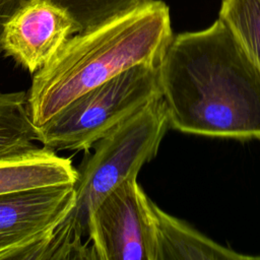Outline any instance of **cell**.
I'll list each match as a JSON object with an SVG mask.
<instances>
[{"label":"cell","mask_w":260,"mask_h":260,"mask_svg":"<svg viewBox=\"0 0 260 260\" xmlns=\"http://www.w3.org/2000/svg\"><path fill=\"white\" fill-rule=\"evenodd\" d=\"M88 244L93 260H156L152 201L136 178L121 183L92 210Z\"/></svg>","instance_id":"cell-5"},{"label":"cell","mask_w":260,"mask_h":260,"mask_svg":"<svg viewBox=\"0 0 260 260\" xmlns=\"http://www.w3.org/2000/svg\"><path fill=\"white\" fill-rule=\"evenodd\" d=\"M74 20L79 32L127 13L151 0H51Z\"/></svg>","instance_id":"cell-12"},{"label":"cell","mask_w":260,"mask_h":260,"mask_svg":"<svg viewBox=\"0 0 260 260\" xmlns=\"http://www.w3.org/2000/svg\"><path fill=\"white\" fill-rule=\"evenodd\" d=\"M173 36L169 6L160 0L73 35L34 73L26 93L34 126L46 125L78 96L117 74L138 64H157Z\"/></svg>","instance_id":"cell-2"},{"label":"cell","mask_w":260,"mask_h":260,"mask_svg":"<svg viewBox=\"0 0 260 260\" xmlns=\"http://www.w3.org/2000/svg\"><path fill=\"white\" fill-rule=\"evenodd\" d=\"M37 147L26 92H0V158L22 154Z\"/></svg>","instance_id":"cell-10"},{"label":"cell","mask_w":260,"mask_h":260,"mask_svg":"<svg viewBox=\"0 0 260 260\" xmlns=\"http://www.w3.org/2000/svg\"><path fill=\"white\" fill-rule=\"evenodd\" d=\"M156 226V260H241L255 257L229 249L152 202Z\"/></svg>","instance_id":"cell-9"},{"label":"cell","mask_w":260,"mask_h":260,"mask_svg":"<svg viewBox=\"0 0 260 260\" xmlns=\"http://www.w3.org/2000/svg\"><path fill=\"white\" fill-rule=\"evenodd\" d=\"M74 200L73 185L0 195V260H39Z\"/></svg>","instance_id":"cell-6"},{"label":"cell","mask_w":260,"mask_h":260,"mask_svg":"<svg viewBox=\"0 0 260 260\" xmlns=\"http://www.w3.org/2000/svg\"><path fill=\"white\" fill-rule=\"evenodd\" d=\"M77 32L71 16L51 0H25L5 24L3 53L34 74Z\"/></svg>","instance_id":"cell-7"},{"label":"cell","mask_w":260,"mask_h":260,"mask_svg":"<svg viewBox=\"0 0 260 260\" xmlns=\"http://www.w3.org/2000/svg\"><path fill=\"white\" fill-rule=\"evenodd\" d=\"M157 70L169 127L260 140V68L221 19L173 36Z\"/></svg>","instance_id":"cell-1"},{"label":"cell","mask_w":260,"mask_h":260,"mask_svg":"<svg viewBox=\"0 0 260 260\" xmlns=\"http://www.w3.org/2000/svg\"><path fill=\"white\" fill-rule=\"evenodd\" d=\"M169 128L160 98L123 121L91 147L77 171L73 184V207L55 229L39 260H91L88 244L89 217L95 206L157 153Z\"/></svg>","instance_id":"cell-3"},{"label":"cell","mask_w":260,"mask_h":260,"mask_svg":"<svg viewBox=\"0 0 260 260\" xmlns=\"http://www.w3.org/2000/svg\"><path fill=\"white\" fill-rule=\"evenodd\" d=\"M160 98L157 64L135 65L84 92L42 127L37 142L54 151H88L123 121Z\"/></svg>","instance_id":"cell-4"},{"label":"cell","mask_w":260,"mask_h":260,"mask_svg":"<svg viewBox=\"0 0 260 260\" xmlns=\"http://www.w3.org/2000/svg\"><path fill=\"white\" fill-rule=\"evenodd\" d=\"M25 0H0V56L3 53L2 37L6 22L19 9Z\"/></svg>","instance_id":"cell-13"},{"label":"cell","mask_w":260,"mask_h":260,"mask_svg":"<svg viewBox=\"0 0 260 260\" xmlns=\"http://www.w3.org/2000/svg\"><path fill=\"white\" fill-rule=\"evenodd\" d=\"M76 179L77 171L71 159L45 146L0 158V195L73 185Z\"/></svg>","instance_id":"cell-8"},{"label":"cell","mask_w":260,"mask_h":260,"mask_svg":"<svg viewBox=\"0 0 260 260\" xmlns=\"http://www.w3.org/2000/svg\"><path fill=\"white\" fill-rule=\"evenodd\" d=\"M218 18L260 68V0H221Z\"/></svg>","instance_id":"cell-11"}]
</instances>
